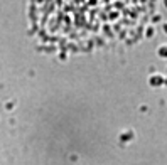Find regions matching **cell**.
<instances>
[{"instance_id": "cell-1", "label": "cell", "mask_w": 167, "mask_h": 165, "mask_svg": "<svg viewBox=\"0 0 167 165\" xmlns=\"http://www.w3.org/2000/svg\"><path fill=\"white\" fill-rule=\"evenodd\" d=\"M42 2V0H41ZM44 2H47V0H44ZM52 4L56 5H64V4H71V2H74V4H88V5H96V4H105V7H107V12H108V20L113 22L116 20V19L122 15V10H123V5H125V0H51ZM130 2H133V4L137 5H144L147 4V0H130Z\"/></svg>"}, {"instance_id": "cell-2", "label": "cell", "mask_w": 167, "mask_h": 165, "mask_svg": "<svg viewBox=\"0 0 167 165\" xmlns=\"http://www.w3.org/2000/svg\"><path fill=\"white\" fill-rule=\"evenodd\" d=\"M130 136H133L132 133H130V131L127 133V135H123V133H122V135H120V140H122V142H128V138H130Z\"/></svg>"}, {"instance_id": "cell-3", "label": "cell", "mask_w": 167, "mask_h": 165, "mask_svg": "<svg viewBox=\"0 0 167 165\" xmlns=\"http://www.w3.org/2000/svg\"><path fill=\"white\" fill-rule=\"evenodd\" d=\"M150 83H152V84H154V86H159V84H160V83H162V79H160V78H154V79L150 81Z\"/></svg>"}]
</instances>
